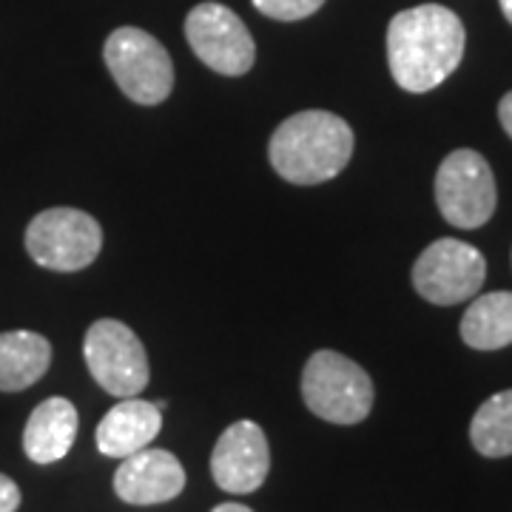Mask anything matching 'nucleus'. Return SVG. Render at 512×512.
Wrapping results in <instances>:
<instances>
[{"mask_svg":"<svg viewBox=\"0 0 512 512\" xmlns=\"http://www.w3.org/2000/svg\"><path fill=\"white\" fill-rule=\"evenodd\" d=\"M467 32L453 9L421 3L387 26V63L404 92L424 94L441 86L464 57Z\"/></svg>","mask_w":512,"mask_h":512,"instance_id":"obj_1","label":"nucleus"},{"mask_svg":"<svg viewBox=\"0 0 512 512\" xmlns=\"http://www.w3.org/2000/svg\"><path fill=\"white\" fill-rule=\"evenodd\" d=\"M268 157L288 183H328L353 157V128L330 111H299L271 134Z\"/></svg>","mask_w":512,"mask_h":512,"instance_id":"obj_2","label":"nucleus"},{"mask_svg":"<svg viewBox=\"0 0 512 512\" xmlns=\"http://www.w3.org/2000/svg\"><path fill=\"white\" fill-rule=\"evenodd\" d=\"M302 399L330 424H359L373 410V382L348 356L316 350L302 370Z\"/></svg>","mask_w":512,"mask_h":512,"instance_id":"obj_3","label":"nucleus"},{"mask_svg":"<svg viewBox=\"0 0 512 512\" xmlns=\"http://www.w3.org/2000/svg\"><path fill=\"white\" fill-rule=\"evenodd\" d=\"M103 57L120 92L140 106H157L174 89V63L165 46L137 26L114 29Z\"/></svg>","mask_w":512,"mask_h":512,"instance_id":"obj_4","label":"nucleus"},{"mask_svg":"<svg viewBox=\"0 0 512 512\" xmlns=\"http://www.w3.org/2000/svg\"><path fill=\"white\" fill-rule=\"evenodd\" d=\"M103 248V228L77 208H46L26 228V251L40 268L74 274L89 268Z\"/></svg>","mask_w":512,"mask_h":512,"instance_id":"obj_5","label":"nucleus"},{"mask_svg":"<svg viewBox=\"0 0 512 512\" xmlns=\"http://www.w3.org/2000/svg\"><path fill=\"white\" fill-rule=\"evenodd\" d=\"M436 202L441 217L464 231L490 222L498 202L490 163L473 148H458L447 154L436 174Z\"/></svg>","mask_w":512,"mask_h":512,"instance_id":"obj_6","label":"nucleus"},{"mask_svg":"<svg viewBox=\"0 0 512 512\" xmlns=\"http://www.w3.org/2000/svg\"><path fill=\"white\" fill-rule=\"evenodd\" d=\"M83 356L92 379L117 399H131L148 384V356L137 333L117 319H97L86 330Z\"/></svg>","mask_w":512,"mask_h":512,"instance_id":"obj_7","label":"nucleus"},{"mask_svg":"<svg viewBox=\"0 0 512 512\" xmlns=\"http://www.w3.org/2000/svg\"><path fill=\"white\" fill-rule=\"evenodd\" d=\"M484 279V256L461 239H436L413 265V288L433 305H458L473 299Z\"/></svg>","mask_w":512,"mask_h":512,"instance_id":"obj_8","label":"nucleus"},{"mask_svg":"<svg viewBox=\"0 0 512 512\" xmlns=\"http://www.w3.org/2000/svg\"><path fill=\"white\" fill-rule=\"evenodd\" d=\"M185 37L208 69L225 77L245 74L256 60L254 37L237 12L228 6L205 0L185 18Z\"/></svg>","mask_w":512,"mask_h":512,"instance_id":"obj_9","label":"nucleus"},{"mask_svg":"<svg viewBox=\"0 0 512 512\" xmlns=\"http://www.w3.org/2000/svg\"><path fill=\"white\" fill-rule=\"evenodd\" d=\"M271 470V447L256 421H234L211 453V476L225 493H256Z\"/></svg>","mask_w":512,"mask_h":512,"instance_id":"obj_10","label":"nucleus"},{"mask_svg":"<svg viewBox=\"0 0 512 512\" xmlns=\"http://www.w3.org/2000/svg\"><path fill=\"white\" fill-rule=\"evenodd\" d=\"M185 490V470L180 458L168 450L143 447L123 458L114 473V493L134 507L165 504Z\"/></svg>","mask_w":512,"mask_h":512,"instance_id":"obj_11","label":"nucleus"},{"mask_svg":"<svg viewBox=\"0 0 512 512\" xmlns=\"http://www.w3.org/2000/svg\"><path fill=\"white\" fill-rule=\"evenodd\" d=\"M163 427V410L146 399H123L97 424V450L109 458H126L148 447Z\"/></svg>","mask_w":512,"mask_h":512,"instance_id":"obj_12","label":"nucleus"},{"mask_svg":"<svg viewBox=\"0 0 512 512\" xmlns=\"http://www.w3.org/2000/svg\"><path fill=\"white\" fill-rule=\"evenodd\" d=\"M77 439V410L69 399L52 396L32 410L23 427V453L35 464H55L69 456Z\"/></svg>","mask_w":512,"mask_h":512,"instance_id":"obj_13","label":"nucleus"},{"mask_svg":"<svg viewBox=\"0 0 512 512\" xmlns=\"http://www.w3.org/2000/svg\"><path fill=\"white\" fill-rule=\"evenodd\" d=\"M52 365V345L35 330L0 333V390L18 393L46 376Z\"/></svg>","mask_w":512,"mask_h":512,"instance_id":"obj_14","label":"nucleus"},{"mask_svg":"<svg viewBox=\"0 0 512 512\" xmlns=\"http://www.w3.org/2000/svg\"><path fill=\"white\" fill-rule=\"evenodd\" d=\"M461 339L473 350H501L512 345V293H484L470 302L461 319Z\"/></svg>","mask_w":512,"mask_h":512,"instance_id":"obj_15","label":"nucleus"},{"mask_svg":"<svg viewBox=\"0 0 512 512\" xmlns=\"http://www.w3.org/2000/svg\"><path fill=\"white\" fill-rule=\"evenodd\" d=\"M470 441L481 456H512V390H501L478 407L470 424Z\"/></svg>","mask_w":512,"mask_h":512,"instance_id":"obj_16","label":"nucleus"},{"mask_svg":"<svg viewBox=\"0 0 512 512\" xmlns=\"http://www.w3.org/2000/svg\"><path fill=\"white\" fill-rule=\"evenodd\" d=\"M254 6L271 20L293 23V20L311 18L325 6V0H254Z\"/></svg>","mask_w":512,"mask_h":512,"instance_id":"obj_17","label":"nucleus"},{"mask_svg":"<svg viewBox=\"0 0 512 512\" xmlns=\"http://www.w3.org/2000/svg\"><path fill=\"white\" fill-rule=\"evenodd\" d=\"M20 507L18 484L0 473V512H15Z\"/></svg>","mask_w":512,"mask_h":512,"instance_id":"obj_18","label":"nucleus"},{"mask_svg":"<svg viewBox=\"0 0 512 512\" xmlns=\"http://www.w3.org/2000/svg\"><path fill=\"white\" fill-rule=\"evenodd\" d=\"M498 120H501L504 131L512 137V92L501 97V103H498Z\"/></svg>","mask_w":512,"mask_h":512,"instance_id":"obj_19","label":"nucleus"},{"mask_svg":"<svg viewBox=\"0 0 512 512\" xmlns=\"http://www.w3.org/2000/svg\"><path fill=\"white\" fill-rule=\"evenodd\" d=\"M211 512H254L251 507H245V504H220V507H214Z\"/></svg>","mask_w":512,"mask_h":512,"instance_id":"obj_20","label":"nucleus"},{"mask_svg":"<svg viewBox=\"0 0 512 512\" xmlns=\"http://www.w3.org/2000/svg\"><path fill=\"white\" fill-rule=\"evenodd\" d=\"M501 3V12H504V18L512 23V0H498Z\"/></svg>","mask_w":512,"mask_h":512,"instance_id":"obj_21","label":"nucleus"}]
</instances>
